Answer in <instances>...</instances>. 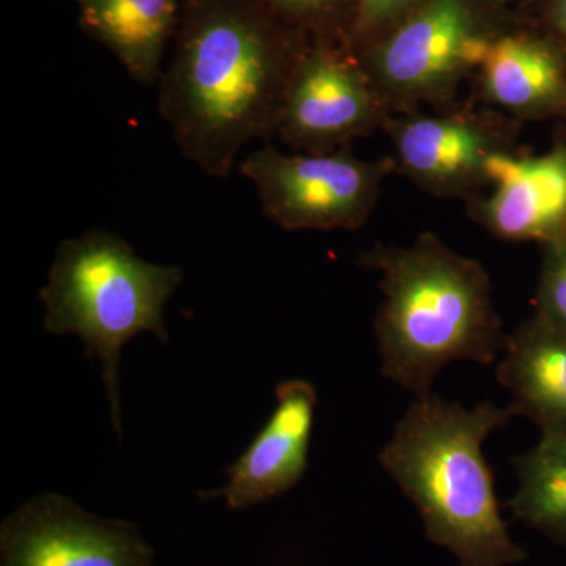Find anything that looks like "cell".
Here are the masks:
<instances>
[{"label":"cell","mask_w":566,"mask_h":566,"mask_svg":"<svg viewBox=\"0 0 566 566\" xmlns=\"http://www.w3.org/2000/svg\"><path fill=\"white\" fill-rule=\"evenodd\" d=\"M497 381L515 416L545 431H566V329L534 315L506 337Z\"/></svg>","instance_id":"13"},{"label":"cell","mask_w":566,"mask_h":566,"mask_svg":"<svg viewBox=\"0 0 566 566\" xmlns=\"http://www.w3.org/2000/svg\"><path fill=\"white\" fill-rule=\"evenodd\" d=\"M551 22L566 46V0H553L551 6Z\"/></svg>","instance_id":"19"},{"label":"cell","mask_w":566,"mask_h":566,"mask_svg":"<svg viewBox=\"0 0 566 566\" xmlns=\"http://www.w3.org/2000/svg\"><path fill=\"white\" fill-rule=\"evenodd\" d=\"M491 40L468 0H424L360 63L390 115L408 114L449 102Z\"/></svg>","instance_id":"6"},{"label":"cell","mask_w":566,"mask_h":566,"mask_svg":"<svg viewBox=\"0 0 566 566\" xmlns=\"http://www.w3.org/2000/svg\"><path fill=\"white\" fill-rule=\"evenodd\" d=\"M128 521L92 515L55 493L35 495L0 527V566H155Z\"/></svg>","instance_id":"8"},{"label":"cell","mask_w":566,"mask_h":566,"mask_svg":"<svg viewBox=\"0 0 566 566\" xmlns=\"http://www.w3.org/2000/svg\"><path fill=\"white\" fill-rule=\"evenodd\" d=\"M300 57L248 7L197 3L159 77L158 112L181 155L210 177H229L244 147L277 134Z\"/></svg>","instance_id":"1"},{"label":"cell","mask_w":566,"mask_h":566,"mask_svg":"<svg viewBox=\"0 0 566 566\" xmlns=\"http://www.w3.org/2000/svg\"><path fill=\"white\" fill-rule=\"evenodd\" d=\"M385 294L375 318L385 378L419 397L455 360L490 365L506 337L485 268L427 232L408 245L376 244L360 253Z\"/></svg>","instance_id":"2"},{"label":"cell","mask_w":566,"mask_h":566,"mask_svg":"<svg viewBox=\"0 0 566 566\" xmlns=\"http://www.w3.org/2000/svg\"><path fill=\"white\" fill-rule=\"evenodd\" d=\"M486 103L516 120L566 123V52L531 35L491 40L479 69Z\"/></svg>","instance_id":"12"},{"label":"cell","mask_w":566,"mask_h":566,"mask_svg":"<svg viewBox=\"0 0 566 566\" xmlns=\"http://www.w3.org/2000/svg\"><path fill=\"white\" fill-rule=\"evenodd\" d=\"M512 463L517 491L509 509L521 523L566 547V431H545Z\"/></svg>","instance_id":"15"},{"label":"cell","mask_w":566,"mask_h":566,"mask_svg":"<svg viewBox=\"0 0 566 566\" xmlns=\"http://www.w3.org/2000/svg\"><path fill=\"white\" fill-rule=\"evenodd\" d=\"M262 2L294 17L315 18L333 9L337 0H262Z\"/></svg>","instance_id":"18"},{"label":"cell","mask_w":566,"mask_h":566,"mask_svg":"<svg viewBox=\"0 0 566 566\" xmlns=\"http://www.w3.org/2000/svg\"><path fill=\"white\" fill-rule=\"evenodd\" d=\"M486 175L493 191L468 200L479 226L509 243L546 245L566 237V142L536 156L495 153Z\"/></svg>","instance_id":"10"},{"label":"cell","mask_w":566,"mask_h":566,"mask_svg":"<svg viewBox=\"0 0 566 566\" xmlns=\"http://www.w3.org/2000/svg\"><path fill=\"white\" fill-rule=\"evenodd\" d=\"M513 409L483 401L474 409L430 394L395 427L379 463L419 510L424 534L460 566H510L526 560L501 515L494 476L483 455L488 436Z\"/></svg>","instance_id":"3"},{"label":"cell","mask_w":566,"mask_h":566,"mask_svg":"<svg viewBox=\"0 0 566 566\" xmlns=\"http://www.w3.org/2000/svg\"><path fill=\"white\" fill-rule=\"evenodd\" d=\"M389 117L363 63L318 48L294 65L275 137L293 150L333 153L385 128Z\"/></svg>","instance_id":"7"},{"label":"cell","mask_w":566,"mask_h":566,"mask_svg":"<svg viewBox=\"0 0 566 566\" xmlns=\"http://www.w3.org/2000/svg\"><path fill=\"white\" fill-rule=\"evenodd\" d=\"M181 281L180 268L145 262L123 238L91 229L62 241L41 289L44 329L77 335L85 353L102 364L111 420L120 441L123 346L142 333L169 340L164 308Z\"/></svg>","instance_id":"4"},{"label":"cell","mask_w":566,"mask_h":566,"mask_svg":"<svg viewBox=\"0 0 566 566\" xmlns=\"http://www.w3.org/2000/svg\"><path fill=\"white\" fill-rule=\"evenodd\" d=\"M81 25L142 85L161 77V59L180 0H80Z\"/></svg>","instance_id":"14"},{"label":"cell","mask_w":566,"mask_h":566,"mask_svg":"<svg viewBox=\"0 0 566 566\" xmlns=\"http://www.w3.org/2000/svg\"><path fill=\"white\" fill-rule=\"evenodd\" d=\"M416 2L417 0H356L357 21L363 28H375L403 13Z\"/></svg>","instance_id":"17"},{"label":"cell","mask_w":566,"mask_h":566,"mask_svg":"<svg viewBox=\"0 0 566 566\" xmlns=\"http://www.w3.org/2000/svg\"><path fill=\"white\" fill-rule=\"evenodd\" d=\"M277 405L251 446L230 465L221 490L200 493L222 499L230 510L249 509L292 490L308 464L316 392L304 379H289L275 389Z\"/></svg>","instance_id":"11"},{"label":"cell","mask_w":566,"mask_h":566,"mask_svg":"<svg viewBox=\"0 0 566 566\" xmlns=\"http://www.w3.org/2000/svg\"><path fill=\"white\" fill-rule=\"evenodd\" d=\"M535 316L566 329V237L542 245Z\"/></svg>","instance_id":"16"},{"label":"cell","mask_w":566,"mask_h":566,"mask_svg":"<svg viewBox=\"0 0 566 566\" xmlns=\"http://www.w3.org/2000/svg\"><path fill=\"white\" fill-rule=\"evenodd\" d=\"M395 148L397 169L436 197L469 200L488 188V163L512 150L509 125L474 112L392 114L385 128Z\"/></svg>","instance_id":"9"},{"label":"cell","mask_w":566,"mask_h":566,"mask_svg":"<svg viewBox=\"0 0 566 566\" xmlns=\"http://www.w3.org/2000/svg\"><path fill=\"white\" fill-rule=\"evenodd\" d=\"M394 158L359 159L349 148L333 153H249L240 172L259 193L262 210L285 230H359L374 214Z\"/></svg>","instance_id":"5"}]
</instances>
